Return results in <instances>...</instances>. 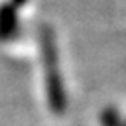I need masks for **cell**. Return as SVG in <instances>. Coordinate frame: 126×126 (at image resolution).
<instances>
[{"label":"cell","instance_id":"cell-1","mask_svg":"<svg viewBox=\"0 0 126 126\" xmlns=\"http://www.w3.org/2000/svg\"><path fill=\"white\" fill-rule=\"evenodd\" d=\"M38 47L44 68V82H46V99L47 106L55 115H62L68 108V95L64 90V80L59 66V47L55 40V33L51 26L42 24L37 29Z\"/></svg>","mask_w":126,"mask_h":126},{"label":"cell","instance_id":"cell-2","mask_svg":"<svg viewBox=\"0 0 126 126\" xmlns=\"http://www.w3.org/2000/svg\"><path fill=\"white\" fill-rule=\"evenodd\" d=\"M18 31V9L13 4H0V42H7Z\"/></svg>","mask_w":126,"mask_h":126},{"label":"cell","instance_id":"cell-5","mask_svg":"<svg viewBox=\"0 0 126 126\" xmlns=\"http://www.w3.org/2000/svg\"><path fill=\"white\" fill-rule=\"evenodd\" d=\"M124 126H126V123H124Z\"/></svg>","mask_w":126,"mask_h":126},{"label":"cell","instance_id":"cell-4","mask_svg":"<svg viewBox=\"0 0 126 126\" xmlns=\"http://www.w3.org/2000/svg\"><path fill=\"white\" fill-rule=\"evenodd\" d=\"M28 2H29V0H9V4H13L16 9H18V7H22V6H26Z\"/></svg>","mask_w":126,"mask_h":126},{"label":"cell","instance_id":"cell-3","mask_svg":"<svg viewBox=\"0 0 126 126\" xmlns=\"http://www.w3.org/2000/svg\"><path fill=\"white\" fill-rule=\"evenodd\" d=\"M99 119H101L102 126H124V121H123L121 111L117 110V108H113V106H106L101 111Z\"/></svg>","mask_w":126,"mask_h":126}]
</instances>
